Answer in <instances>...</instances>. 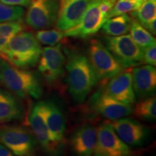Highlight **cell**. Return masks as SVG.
Returning <instances> with one entry per match:
<instances>
[{
  "label": "cell",
  "instance_id": "6da1fadb",
  "mask_svg": "<svg viewBox=\"0 0 156 156\" xmlns=\"http://www.w3.org/2000/svg\"><path fill=\"white\" fill-rule=\"evenodd\" d=\"M66 69L70 95L74 103L80 104L99 80L87 56L78 52H71L69 54Z\"/></svg>",
  "mask_w": 156,
  "mask_h": 156
},
{
  "label": "cell",
  "instance_id": "7a4b0ae2",
  "mask_svg": "<svg viewBox=\"0 0 156 156\" xmlns=\"http://www.w3.org/2000/svg\"><path fill=\"white\" fill-rule=\"evenodd\" d=\"M0 83L21 98L39 99L43 95V86L36 73L15 67L0 58Z\"/></svg>",
  "mask_w": 156,
  "mask_h": 156
},
{
  "label": "cell",
  "instance_id": "3957f363",
  "mask_svg": "<svg viewBox=\"0 0 156 156\" xmlns=\"http://www.w3.org/2000/svg\"><path fill=\"white\" fill-rule=\"evenodd\" d=\"M41 53V46L36 36L23 30L9 40L3 54L15 67L28 69L38 63Z\"/></svg>",
  "mask_w": 156,
  "mask_h": 156
},
{
  "label": "cell",
  "instance_id": "277c9868",
  "mask_svg": "<svg viewBox=\"0 0 156 156\" xmlns=\"http://www.w3.org/2000/svg\"><path fill=\"white\" fill-rule=\"evenodd\" d=\"M87 56L98 80L112 78L125 70L105 45L98 39L90 40L87 48Z\"/></svg>",
  "mask_w": 156,
  "mask_h": 156
},
{
  "label": "cell",
  "instance_id": "5b68a950",
  "mask_svg": "<svg viewBox=\"0 0 156 156\" xmlns=\"http://www.w3.org/2000/svg\"><path fill=\"white\" fill-rule=\"evenodd\" d=\"M0 142L15 155H36V139L27 128L17 125L0 126Z\"/></svg>",
  "mask_w": 156,
  "mask_h": 156
},
{
  "label": "cell",
  "instance_id": "8992f818",
  "mask_svg": "<svg viewBox=\"0 0 156 156\" xmlns=\"http://www.w3.org/2000/svg\"><path fill=\"white\" fill-rule=\"evenodd\" d=\"M103 42L107 49L125 69L143 63V50L134 42L130 34L106 36Z\"/></svg>",
  "mask_w": 156,
  "mask_h": 156
},
{
  "label": "cell",
  "instance_id": "52a82bcc",
  "mask_svg": "<svg viewBox=\"0 0 156 156\" xmlns=\"http://www.w3.org/2000/svg\"><path fill=\"white\" fill-rule=\"evenodd\" d=\"M28 7L25 22L31 28L45 30L56 24L59 0H30Z\"/></svg>",
  "mask_w": 156,
  "mask_h": 156
},
{
  "label": "cell",
  "instance_id": "ba28073f",
  "mask_svg": "<svg viewBox=\"0 0 156 156\" xmlns=\"http://www.w3.org/2000/svg\"><path fill=\"white\" fill-rule=\"evenodd\" d=\"M107 20V15L103 13L99 8L98 2L91 0L80 21L75 27L64 31V36L80 38H89L101 30Z\"/></svg>",
  "mask_w": 156,
  "mask_h": 156
},
{
  "label": "cell",
  "instance_id": "9c48e42d",
  "mask_svg": "<svg viewBox=\"0 0 156 156\" xmlns=\"http://www.w3.org/2000/svg\"><path fill=\"white\" fill-rule=\"evenodd\" d=\"M131 151L119 137L110 123L97 129V141L92 156H127Z\"/></svg>",
  "mask_w": 156,
  "mask_h": 156
},
{
  "label": "cell",
  "instance_id": "30bf717a",
  "mask_svg": "<svg viewBox=\"0 0 156 156\" xmlns=\"http://www.w3.org/2000/svg\"><path fill=\"white\" fill-rule=\"evenodd\" d=\"M65 62L61 44L46 46L42 49L38 62V70L45 80L49 84H54L63 75Z\"/></svg>",
  "mask_w": 156,
  "mask_h": 156
},
{
  "label": "cell",
  "instance_id": "8fae6325",
  "mask_svg": "<svg viewBox=\"0 0 156 156\" xmlns=\"http://www.w3.org/2000/svg\"><path fill=\"white\" fill-rule=\"evenodd\" d=\"M90 106L95 113L112 120L127 116L133 113L134 109L132 105L121 103L109 97L103 89L91 96Z\"/></svg>",
  "mask_w": 156,
  "mask_h": 156
},
{
  "label": "cell",
  "instance_id": "7c38bea8",
  "mask_svg": "<svg viewBox=\"0 0 156 156\" xmlns=\"http://www.w3.org/2000/svg\"><path fill=\"white\" fill-rule=\"evenodd\" d=\"M91 0H59L56 19V28L61 31L69 30L80 21Z\"/></svg>",
  "mask_w": 156,
  "mask_h": 156
},
{
  "label": "cell",
  "instance_id": "4fadbf2b",
  "mask_svg": "<svg viewBox=\"0 0 156 156\" xmlns=\"http://www.w3.org/2000/svg\"><path fill=\"white\" fill-rule=\"evenodd\" d=\"M110 124L119 137L127 145H141L147 137V128L133 119L121 118L112 120Z\"/></svg>",
  "mask_w": 156,
  "mask_h": 156
},
{
  "label": "cell",
  "instance_id": "5bb4252c",
  "mask_svg": "<svg viewBox=\"0 0 156 156\" xmlns=\"http://www.w3.org/2000/svg\"><path fill=\"white\" fill-rule=\"evenodd\" d=\"M103 90L106 95L117 101L132 106L135 103L136 96L130 72H122L114 76Z\"/></svg>",
  "mask_w": 156,
  "mask_h": 156
},
{
  "label": "cell",
  "instance_id": "9a60e30c",
  "mask_svg": "<svg viewBox=\"0 0 156 156\" xmlns=\"http://www.w3.org/2000/svg\"><path fill=\"white\" fill-rule=\"evenodd\" d=\"M29 122L35 137L43 149L47 153H54L58 144L53 142L46 125L43 101L37 103L34 106L29 117Z\"/></svg>",
  "mask_w": 156,
  "mask_h": 156
},
{
  "label": "cell",
  "instance_id": "2e32d148",
  "mask_svg": "<svg viewBox=\"0 0 156 156\" xmlns=\"http://www.w3.org/2000/svg\"><path fill=\"white\" fill-rule=\"evenodd\" d=\"M132 85L135 96L145 98L153 95L156 89V70L151 65L134 68L132 71Z\"/></svg>",
  "mask_w": 156,
  "mask_h": 156
},
{
  "label": "cell",
  "instance_id": "e0dca14e",
  "mask_svg": "<svg viewBox=\"0 0 156 156\" xmlns=\"http://www.w3.org/2000/svg\"><path fill=\"white\" fill-rule=\"evenodd\" d=\"M46 125L54 142L58 144L64 139L66 121L61 107L53 100L43 101Z\"/></svg>",
  "mask_w": 156,
  "mask_h": 156
},
{
  "label": "cell",
  "instance_id": "ac0fdd59",
  "mask_svg": "<svg viewBox=\"0 0 156 156\" xmlns=\"http://www.w3.org/2000/svg\"><path fill=\"white\" fill-rule=\"evenodd\" d=\"M96 141L97 129L92 125H85L74 132L70 144L77 156H92Z\"/></svg>",
  "mask_w": 156,
  "mask_h": 156
},
{
  "label": "cell",
  "instance_id": "d6986e66",
  "mask_svg": "<svg viewBox=\"0 0 156 156\" xmlns=\"http://www.w3.org/2000/svg\"><path fill=\"white\" fill-rule=\"evenodd\" d=\"M24 108L19 99L9 91L0 89V124L20 120Z\"/></svg>",
  "mask_w": 156,
  "mask_h": 156
},
{
  "label": "cell",
  "instance_id": "ffe728a7",
  "mask_svg": "<svg viewBox=\"0 0 156 156\" xmlns=\"http://www.w3.org/2000/svg\"><path fill=\"white\" fill-rule=\"evenodd\" d=\"M132 20V17L126 13L110 17L103 25L102 32L107 36L126 35L129 32Z\"/></svg>",
  "mask_w": 156,
  "mask_h": 156
},
{
  "label": "cell",
  "instance_id": "44dd1931",
  "mask_svg": "<svg viewBox=\"0 0 156 156\" xmlns=\"http://www.w3.org/2000/svg\"><path fill=\"white\" fill-rule=\"evenodd\" d=\"M129 31L132 40L142 50L155 44V38L153 37V34H151L147 29L133 18Z\"/></svg>",
  "mask_w": 156,
  "mask_h": 156
},
{
  "label": "cell",
  "instance_id": "7402d4cb",
  "mask_svg": "<svg viewBox=\"0 0 156 156\" xmlns=\"http://www.w3.org/2000/svg\"><path fill=\"white\" fill-rule=\"evenodd\" d=\"M134 116L140 119L153 121L156 118V98L155 95L145 98L136 104L133 109Z\"/></svg>",
  "mask_w": 156,
  "mask_h": 156
},
{
  "label": "cell",
  "instance_id": "603a6c76",
  "mask_svg": "<svg viewBox=\"0 0 156 156\" xmlns=\"http://www.w3.org/2000/svg\"><path fill=\"white\" fill-rule=\"evenodd\" d=\"M24 29L22 21L0 23V51L3 54L9 40Z\"/></svg>",
  "mask_w": 156,
  "mask_h": 156
},
{
  "label": "cell",
  "instance_id": "cb8c5ba5",
  "mask_svg": "<svg viewBox=\"0 0 156 156\" xmlns=\"http://www.w3.org/2000/svg\"><path fill=\"white\" fill-rule=\"evenodd\" d=\"M131 16L142 25L155 19L156 0H145L139 9L131 12Z\"/></svg>",
  "mask_w": 156,
  "mask_h": 156
},
{
  "label": "cell",
  "instance_id": "d4e9b609",
  "mask_svg": "<svg viewBox=\"0 0 156 156\" xmlns=\"http://www.w3.org/2000/svg\"><path fill=\"white\" fill-rule=\"evenodd\" d=\"M25 10L20 6L6 5L0 1V23L9 21H22Z\"/></svg>",
  "mask_w": 156,
  "mask_h": 156
},
{
  "label": "cell",
  "instance_id": "484cf974",
  "mask_svg": "<svg viewBox=\"0 0 156 156\" xmlns=\"http://www.w3.org/2000/svg\"><path fill=\"white\" fill-rule=\"evenodd\" d=\"M39 43L48 46H53L60 44L65 37L63 31L56 29L40 30L35 35Z\"/></svg>",
  "mask_w": 156,
  "mask_h": 156
},
{
  "label": "cell",
  "instance_id": "4316f807",
  "mask_svg": "<svg viewBox=\"0 0 156 156\" xmlns=\"http://www.w3.org/2000/svg\"><path fill=\"white\" fill-rule=\"evenodd\" d=\"M143 2L144 1L134 2L130 1V0H116L112 9L108 12L107 17L108 19L110 17L136 10L140 8Z\"/></svg>",
  "mask_w": 156,
  "mask_h": 156
},
{
  "label": "cell",
  "instance_id": "83f0119b",
  "mask_svg": "<svg viewBox=\"0 0 156 156\" xmlns=\"http://www.w3.org/2000/svg\"><path fill=\"white\" fill-rule=\"evenodd\" d=\"M143 63L155 67L156 65V46L152 45L143 50Z\"/></svg>",
  "mask_w": 156,
  "mask_h": 156
},
{
  "label": "cell",
  "instance_id": "f1b7e54d",
  "mask_svg": "<svg viewBox=\"0 0 156 156\" xmlns=\"http://www.w3.org/2000/svg\"><path fill=\"white\" fill-rule=\"evenodd\" d=\"M6 5L11 6H20V7H28L30 0H0Z\"/></svg>",
  "mask_w": 156,
  "mask_h": 156
},
{
  "label": "cell",
  "instance_id": "f546056e",
  "mask_svg": "<svg viewBox=\"0 0 156 156\" xmlns=\"http://www.w3.org/2000/svg\"><path fill=\"white\" fill-rule=\"evenodd\" d=\"M155 23H156V18L152 20L147 23H145V25H142L145 29L149 31L151 34L155 35L156 34V28H155Z\"/></svg>",
  "mask_w": 156,
  "mask_h": 156
},
{
  "label": "cell",
  "instance_id": "4dcf8cb0",
  "mask_svg": "<svg viewBox=\"0 0 156 156\" xmlns=\"http://www.w3.org/2000/svg\"><path fill=\"white\" fill-rule=\"evenodd\" d=\"M0 156H14L10 150H9L6 146L0 144Z\"/></svg>",
  "mask_w": 156,
  "mask_h": 156
},
{
  "label": "cell",
  "instance_id": "1f68e13d",
  "mask_svg": "<svg viewBox=\"0 0 156 156\" xmlns=\"http://www.w3.org/2000/svg\"><path fill=\"white\" fill-rule=\"evenodd\" d=\"M93 1H95V2H115L116 0H93Z\"/></svg>",
  "mask_w": 156,
  "mask_h": 156
},
{
  "label": "cell",
  "instance_id": "d6a6232c",
  "mask_svg": "<svg viewBox=\"0 0 156 156\" xmlns=\"http://www.w3.org/2000/svg\"><path fill=\"white\" fill-rule=\"evenodd\" d=\"M0 57H1V58H4V59L7 60V58H6V56H5V55H4V54L2 53L1 51H0Z\"/></svg>",
  "mask_w": 156,
  "mask_h": 156
},
{
  "label": "cell",
  "instance_id": "836d02e7",
  "mask_svg": "<svg viewBox=\"0 0 156 156\" xmlns=\"http://www.w3.org/2000/svg\"><path fill=\"white\" fill-rule=\"evenodd\" d=\"M130 1H134V2H140V1H145V0H130Z\"/></svg>",
  "mask_w": 156,
  "mask_h": 156
},
{
  "label": "cell",
  "instance_id": "e575fe53",
  "mask_svg": "<svg viewBox=\"0 0 156 156\" xmlns=\"http://www.w3.org/2000/svg\"><path fill=\"white\" fill-rule=\"evenodd\" d=\"M127 156H129V155H127Z\"/></svg>",
  "mask_w": 156,
  "mask_h": 156
}]
</instances>
